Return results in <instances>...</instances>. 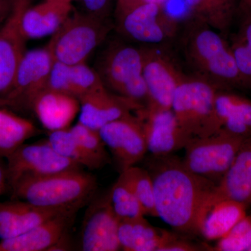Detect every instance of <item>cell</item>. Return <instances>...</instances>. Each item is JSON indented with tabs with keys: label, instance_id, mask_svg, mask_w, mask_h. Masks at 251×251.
I'll return each instance as SVG.
<instances>
[{
	"label": "cell",
	"instance_id": "1",
	"mask_svg": "<svg viewBox=\"0 0 251 251\" xmlns=\"http://www.w3.org/2000/svg\"><path fill=\"white\" fill-rule=\"evenodd\" d=\"M146 165L153 181L156 216L180 234L201 235L215 183L189 171L173 154H151Z\"/></svg>",
	"mask_w": 251,
	"mask_h": 251
},
{
	"label": "cell",
	"instance_id": "2",
	"mask_svg": "<svg viewBox=\"0 0 251 251\" xmlns=\"http://www.w3.org/2000/svg\"><path fill=\"white\" fill-rule=\"evenodd\" d=\"M180 53L192 76L221 90L243 87L229 41L205 23L191 18L179 31Z\"/></svg>",
	"mask_w": 251,
	"mask_h": 251
},
{
	"label": "cell",
	"instance_id": "3",
	"mask_svg": "<svg viewBox=\"0 0 251 251\" xmlns=\"http://www.w3.org/2000/svg\"><path fill=\"white\" fill-rule=\"evenodd\" d=\"M11 188L15 198L35 205L83 206L94 197L97 181L82 169L73 170L22 179Z\"/></svg>",
	"mask_w": 251,
	"mask_h": 251
},
{
	"label": "cell",
	"instance_id": "4",
	"mask_svg": "<svg viewBox=\"0 0 251 251\" xmlns=\"http://www.w3.org/2000/svg\"><path fill=\"white\" fill-rule=\"evenodd\" d=\"M95 69L105 88L145 108L148 89L143 74L141 49L122 42L112 43L100 54Z\"/></svg>",
	"mask_w": 251,
	"mask_h": 251
},
{
	"label": "cell",
	"instance_id": "5",
	"mask_svg": "<svg viewBox=\"0 0 251 251\" xmlns=\"http://www.w3.org/2000/svg\"><path fill=\"white\" fill-rule=\"evenodd\" d=\"M219 90L207 81L188 75L175 91L171 110L179 128L190 138L218 131L215 100Z\"/></svg>",
	"mask_w": 251,
	"mask_h": 251
},
{
	"label": "cell",
	"instance_id": "6",
	"mask_svg": "<svg viewBox=\"0 0 251 251\" xmlns=\"http://www.w3.org/2000/svg\"><path fill=\"white\" fill-rule=\"evenodd\" d=\"M110 25L107 20L74 12L52 34L46 47L54 61L67 64L85 63L91 53L105 40Z\"/></svg>",
	"mask_w": 251,
	"mask_h": 251
},
{
	"label": "cell",
	"instance_id": "7",
	"mask_svg": "<svg viewBox=\"0 0 251 251\" xmlns=\"http://www.w3.org/2000/svg\"><path fill=\"white\" fill-rule=\"evenodd\" d=\"M247 139L223 130L208 136L193 138L185 147L183 163L192 173L217 185Z\"/></svg>",
	"mask_w": 251,
	"mask_h": 251
},
{
	"label": "cell",
	"instance_id": "8",
	"mask_svg": "<svg viewBox=\"0 0 251 251\" xmlns=\"http://www.w3.org/2000/svg\"><path fill=\"white\" fill-rule=\"evenodd\" d=\"M143 54V74L148 89L146 108L171 109L175 91L188 76L176 57L162 44L140 48Z\"/></svg>",
	"mask_w": 251,
	"mask_h": 251
},
{
	"label": "cell",
	"instance_id": "9",
	"mask_svg": "<svg viewBox=\"0 0 251 251\" xmlns=\"http://www.w3.org/2000/svg\"><path fill=\"white\" fill-rule=\"evenodd\" d=\"M117 29L131 40L148 45L163 44L176 37L179 23L166 12L164 5L137 6L116 17Z\"/></svg>",
	"mask_w": 251,
	"mask_h": 251
},
{
	"label": "cell",
	"instance_id": "10",
	"mask_svg": "<svg viewBox=\"0 0 251 251\" xmlns=\"http://www.w3.org/2000/svg\"><path fill=\"white\" fill-rule=\"evenodd\" d=\"M6 158V181L11 187L22 179L83 168L61 156L47 141L23 143Z\"/></svg>",
	"mask_w": 251,
	"mask_h": 251
},
{
	"label": "cell",
	"instance_id": "11",
	"mask_svg": "<svg viewBox=\"0 0 251 251\" xmlns=\"http://www.w3.org/2000/svg\"><path fill=\"white\" fill-rule=\"evenodd\" d=\"M99 133L121 173L148 152L143 121L136 114L104 126Z\"/></svg>",
	"mask_w": 251,
	"mask_h": 251
},
{
	"label": "cell",
	"instance_id": "12",
	"mask_svg": "<svg viewBox=\"0 0 251 251\" xmlns=\"http://www.w3.org/2000/svg\"><path fill=\"white\" fill-rule=\"evenodd\" d=\"M54 59L47 47L27 51L18 67L14 83L4 97L7 105L31 108L36 97L48 88Z\"/></svg>",
	"mask_w": 251,
	"mask_h": 251
},
{
	"label": "cell",
	"instance_id": "13",
	"mask_svg": "<svg viewBox=\"0 0 251 251\" xmlns=\"http://www.w3.org/2000/svg\"><path fill=\"white\" fill-rule=\"evenodd\" d=\"M120 221L110 204L109 192L93 197L85 211L81 231L84 251L121 250L118 231Z\"/></svg>",
	"mask_w": 251,
	"mask_h": 251
},
{
	"label": "cell",
	"instance_id": "14",
	"mask_svg": "<svg viewBox=\"0 0 251 251\" xmlns=\"http://www.w3.org/2000/svg\"><path fill=\"white\" fill-rule=\"evenodd\" d=\"M29 5L30 0H14L11 14L0 27V99L9 93L27 52V39L21 28V20Z\"/></svg>",
	"mask_w": 251,
	"mask_h": 251
},
{
	"label": "cell",
	"instance_id": "15",
	"mask_svg": "<svg viewBox=\"0 0 251 251\" xmlns=\"http://www.w3.org/2000/svg\"><path fill=\"white\" fill-rule=\"evenodd\" d=\"M136 115L143 121L148 151L153 156L173 154L192 139L179 128L171 109L145 108Z\"/></svg>",
	"mask_w": 251,
	"mask_h": 251
},
{
	"label": "cell",
	"instance_id": "16",
	"mask_svg": "<svg viewBox=\"0 0 251 251\" xmlns=\"http://www.w3.org/2000/svg\"><path fill=\"white\" fill-rule=\"evenodd\" d=\"M78 122L95 130L120 119L130 116L143 108L110 92L105 87L92 91L79 99Z\"/></svg>",
	"mask_w": 251,
	"mask_h": 251
},
{
	"label": "cell",
	"instance_id": "17",
	"mask_svg": "<svg viewBox=\"0 0 251 251\" xmlns=\"http://www.w3.org/2000/svg\"><path fill=\"white\" fill-rule=\"evenodd\" d=\"M82 206H42L24 201L0 203V239L17 237L59 214Z\"/></svg>",
	"mask_w": 251,
	"mask_h": 251
},
{
	"label": "cell",
	"instance_id": "18",
	"mask_svg": "<svg viewBox=\"0 0 251 251\" xmlns=\"http://www.w3.org/2000/svg\"><path fill=\"white\" fill-rule=\"evenodd\" d=\"M75 208L43 223L25 233L3 239L0 242V251H50L67 236L72 227L77 211Z\"/></svg>",
	"mask_w": 251,
	"mask_h": 251
},
{
	"label": "cell",
	"instance_id": "19",
	"mask_svg": "<svg viewBox=\"0 0 251 251\" xmlns=\"http://www.w3.org/2000/svg\"><path fill=\"white\" fill-rule=\"evenodd\" d=\"M223 200L251 204V137L243 144L229 169L216 185L208 201V211L214 203Z\"/></svg>",
	"mask_w": 251,
	"mask_h": 251
},
{
	"label": "cell",
	"instance_id": "20",
	"mask_svg": "<svg viewBox=\"0 0 251 251\" xmlns=\"http://www.w3.org/2000/svg\"><path fill=\"white\" fill-rule=\"evenodd\" d=\"M41 125L49 131L70 128L80 112L78 99L46 89L34 99L31 107Z\"/></svg>",
	"mask_w": 251,
	"mask_h": 251
},
{
	"label": "cell",
	"instance_id": "21",
	"mask_svg": "<svg viewBox=\"0 0 251 251\" xmlns=\"http://www.w3.org/2000/svg\"><path fill=\"white\" fill-rule=\"evenodd\" d=\"M215 117L218 131L244 138L251 137L250 99L220 89L216 96Z\"/></svg>",
	"mask_w": 251,
	"mask_h": 251
},
{
	"label": "cell",
	"instance_id": "22",
	"mask_svg": "<svg viewBox=\"0 0 251 251\" xmlns=\"http://www.w3.org/2000/svg\"><path fill=\"white\" fill-rule=\"evenodd\" d=\"M105 87L95 69L80 63L67 64L54 61L48 88L69 94L77 99Z\"/></svg>",
	"mask_w": 251,
	"mask_h": 251
},
{
	"label": "cell",
	"instance_id": "23",
	"mask_svg": "<svg viewBox=\"0 0 251 251\" xmlns=\"http://www.w3.org/2000/svg\"><path fill=\"white\" fill-rule=\"evenodd\" d=\"M73 11L72 5L44 0L40 4L29 6L21 20V28L29 39H41L54 34Z\"/></svg>",
	"mask_w": 251,
	"mask_h": 251
},
{
	"label": "cell",
	"instance_id": "24",
	"mask_svg": "<svg viewBox=\"0 0 251 251\" xmlns=\"http://www.w3.org/2000/svg\"><path fill=\"white\" fill-rule=\"evenodd\" d=\"M169 232L153 227L144 216L120 221L119 241L123 251H161Z\"/></svg>",
	"mask_w": 251,
	"mask_h": 251
},
{
	"label": "cell",
	"instance_id": "25",
	"mask_svg": "<svg viewBox=\"0 0 251 251\" xmlns=\"http://www.w3.org/2000/svg\"><path fill=\"white\" fill-rule=\"evenodd\" d=\"M192 18L205 23L224 36L239 9V0H184Z\"/></svg>",
	"mask_w": 251,
	"mask_h": 251
},
{
	"label": "cell",
	"instance_id": "26",
	"mask_svg": "<svg viewBox=\"0 0 251 251\" xmlns=\"http://www.w3.org/2000/svg\"><path fill=\"white\" fill-rule=\"evenodd\" d=\"M247 207L242 203L230 200L214 203L203 221L201 235L208 240L221 239L247 216Z\"/></svg>",
	"mask_w": 251,
	"mask_h": 251
},
{
	"label": "cell",
	"instance_id": "27",
	"mask_svg": "<svg viewBox=\"0 0 251 251\" xmlns=\"http://www.w3.org/2000/svg\"><path fill=\"white\" fill-rule=\"evenodd\" d=\"M37 131L29 120L0 108V155L7 156Z\"/></svg>",
	"mask_w": 251,
	"mask_h": 251
},
{
	"label": "cell",
	"instance_id": "28",
	"mask_svg": "<svg viewBox=\"0 0 251 251\" xmlns=\"http://www.w3.org/2000/svg\"><path fill=\"white\" fill-rule=\"evenodd\" d=\"M229 43L243 87L251 89V12L242 15L239 27Z\"/></svg>",
	"mask_w": 251,
	"mask_h": 251
},
{
	"label": "cell",
	"instance_id": "29",
	"mask_svg": "<svg viewBox=\"0 0 251 251\" xmlns=\"http://www.w3.org/2000/svg\"><path fill=\"white\" fill-rule=\"evenodd\" d=\"M48 143L61 156L90 170L100 169L98 163L78 143L70 128L49 131Z\"/></svg>",
	"mask_w": 251,
	"mask_h": 251
},
{
	"label": "cell",
	"instance_id": "30",
	"mask_svg": "<svg viewBox=\"0 0 251 251\" xmlns=\"http://www.w3.org/2000/svg\"><path fill=\"white\" fill-rule=\"evenodd\" d=\"M108 192L112 209L120 221L145 216L138 198L122 174Z\"/></svg>",
	"mask_w": 251,
	"mask_h": 251
},
{
	"label": "cell",
	"instance_id": "31",
	"mask_svg": "<svg viewBox=\"0 0 251 251\" xmlns=\"http://www.w3.org/2000/svg\"><path fill=\"white\" fill-rule=\"evenodd\" d=\"M121 174L138 198L145 215L156 216L154 188L152 179L148 170L134 166L122 172Z\"/></svg>",
	"mask_w": 251,
	"mask_h": 251
},
{
	"label": "cell",
	"instance_id": "32",
	"mask_svg": "<svg viewBox=\"0 0 251 251\" xmlns=\"http://www.w3.org/2000/svg\"><path fill=\"white\" fill-rule=\"evenodd\" d=\"M70 128L83 150L98 163L100 168L108 164L110 161V155L99 130L90 128L79 122Z\"/></svg>",
	"mask_w": 251,
	"mask_h": 251
},
{
	"label": "cell",
	"instance_id": "33",
	"mask_svg": "<svg viewBox=\"0 0 251 251\" xmlns=\"http://www.w3.org/2000/svg\"><path fill=\"white\" fill-rule=\"evenodd\" d=\"M251 247V216H246L224 237L219 239L214 250L249 251Z\"/></svg>",
	"mask_w": 251,
	"mask_h": 251
},
{
	"label": "cell",
	"instance_id": "34",
	"mask_svg": "<svg viewBox=\"0 0 251 251\" xmlns=\"http://www.w3.org/2000/svg\"><path fill=\"white\" fill-rule=\"evenodd\" d=\"M203 249L204 248L200 247L186 238L170 232L161 251H202Z\"/></svg>",
	"mask_w": 251,
	"mask_h": 251
},
{
	"label": "cell",
	"instance_id": "35",
	"mask_svg": "<svg viewBox=\"0 0 251 251\" xmlns=\"http://www.w3.org/2000/svg\"><path fill=\"white\" fill-rule=\"evenodd\" d=\"M83 6L85 13L106 20L113 0H77Z\"/></svg>",
	"mask_w": 251,
	"mask_h": 251
},
{
	"label": "cell",
	"instance_id": "36",
	"mask_svg": "<svg viewBox=\"0 0 251 251\" xmlns=\"http://www.w3.org/2000/svg\"><path fill=\"white\" fill-rule=\"evenodd\" d=\"M170 0H117L115 6V18L129 10L147 4L165 5Z\"/></svg>",
	"mask_w": 251,
	"mask_h": 251
},
{
	"label": "cell",
	"instance_id": "37",
	"mask_svg": "<svg viewBox=\"0 0 251 251\" xmlns=\"http://www.w3.org/2000/svg\"><path fill=\"white\" fill-rule=\"evenodd\" d=\"M14 1V0H0V27L11 14Z\"/></svg>",
	"mask_w": 251,
	"mask_h": 251
},
{
	"label": "cell",
	"instance_id": "38",
	"mask_svg": "<svg viewBox=\"0 0 251 251\" xmlns=\"http://www.w3.org/2000/svg\"><path fill=\"white\" fill-rule=\"evenodd\" d=\"M2 157L0 155V195L2 193L6 182V166H4V163L1 160Z\"/></svg>",
	"mask_w": 251,
	"mask_h": 251
},
{
	"label": "cell",
	"instance_id": "39",
	"mask_svg": "<svg viewBox=\"0 0 251 251\" xmlns=\"http://www.w3.org/2000/svg\"><path fill=\"white\" fill-rule=\"evenodd\" d=\"M238 11L242 15L251 12V0H239Z\"/></svg>",
	"mask_w": 251,
	"mask_h": 251
},
{
	"label": "cell",
	"instance_id": "40",
	"mask_svg": "<svg viewBox=\"0 0 251 251\" xmlns=\"http://www.w3.org/2000/svg\"><path fill=\"white\" fill-rule=\"evenodd\" d=\"M50 1H56V2L62 3V4L72 5V2L75 0H50Z\"/></svg>",
	"mask_w": 251,
	"mask_h": 251
},
{
	"label": "cell",
	"instance_id": "41",
	"mask_svg": "<svg viewBox=\"0 0 251 251\" xmlns=\"http://www.w3.org/2000/svg\"><path fill=\"white\" fill-rule=\"evenodd\" d=\"M4 105H7L6 100H4V99H0V107L4 106Z\"/></svg>",
	"mask_w": 251,
	"mask_h": 251
},
{
	"label": "cell",
	"instance_id": "42",
	"mask_svg": "<svg viewBox=\"0 0 251 251\" xmlns=\"http://www.w3.org/2000/svg\"><path fill=\"white\" fill-rule=\"evenodd\" d=\"M249 251H251V247L250 249H249Z\"/></svg>",
	"mask_w": 251,
	"mask_h": 251
}]
</instances>
